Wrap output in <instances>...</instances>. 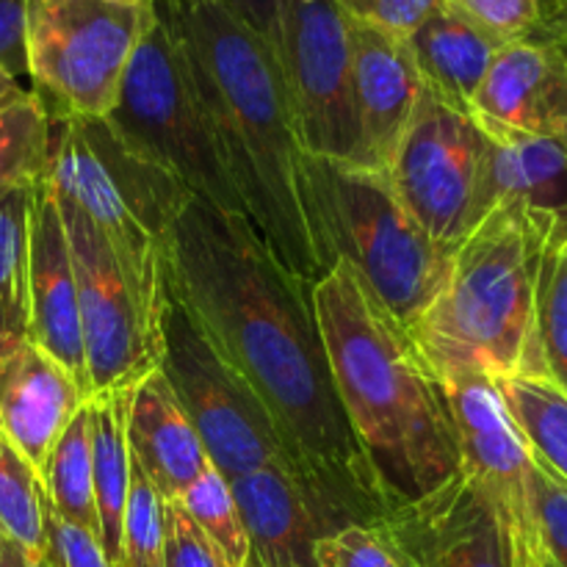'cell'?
I'll return each mask as SVG.
<instances>
[{"instance_id": "obj_30", "label": "cell", "mask_w": 567, "mask_h": 567, "mask_svg": "<svg viewBox=\"0 0 567 567\" xmlns=\"http://www.w3.org/2000/svg\"><path fill=\"white\" fill-rule=\"evenodd\" d=\"M120 567H164V498L131 457V487L122 513Z\"/></svg>"}, {"instance_id": "obj_32", "label": "cell", "mask_w": 567, "mask_h": 567, "mask_svg": "<svg viewBox=\"0 0 567 567\" xmlns=\"http://www.w3.org/2000/svg\"><path fill=\"white\" fill-rule=\"evenodd\" d=\"M313 559L316 567H413L377 524H349L321 537Z\"/></svg>"}, {"instance_id": "obj_26", "label": "cell", "mask_w": 567, "mask_h": 567, "mask_svg": "<svg viewBox=\"0 0 567 567\" xmlns=\"http://www.w3.org/2000/svg\"><path fill=\"white\" fill-rule=\"evenodd\" d=\"M0 535L33 563L48 554V496L42 474L0 432Z\"/></svg>"}, {"instance_id": "obj_24", "label": "cell", "mask_w": 567, "mask_h": 567, "mask_svg": "<svg viewBox=\"0 0 567 567\" xmlns=\"http://www.w3.org/2000/svg\"><path fill=\"white\" fill-rule=\"evenodd\" d=\"M493 382L532 457L567 485V393L540 374L498 377Z\"/></svg>"}, {"instance_id": "obj_17", "label": "cell", "mask_w": 567, "mask_h": 567, "mask_svg": "<svg viewBox=\"0 0 567 567\" xmlns=\"http://www.w3.org/2000/svg\"><path fill=\"white\" fill-rule=\"evenodd\" d=\"M28 338L59 360L86 391L81 305L75 264L59 205L48 183H39L28 233ZM89 396V393H86Z\"/></svg>"}, {"instance_id": "obj_10", "label": "cell", "mask_w": 567, "mask_h": 567, "mask_svg": "<svg viewBox=\"0 0 567 567\" xmlns=\"http://www.w3.org/2000/svg\"><path fill=\"white\" fill-rule=\"evenodd\" d=\"M70 238L81 305L89 399L133 388L161 365V313L116 260L109 238L70 199L53 194Z\"/></svg>"}, {"instance_id": "obj_20", "label": "cell", "mask_w": 567, "mask_h": 567, "mask_svg": "<svg viewBox=\"0 0 567 567\" xmlns=\"http://www.w3.org/2000/svg\"><path fill=\"white\" fill-rule=\"evenodd\" d=\"M502 44L485 28L446 3L437 6L408 37L424 89L468 114L471 100Z\"/></svg>"}, {"instance_id": "obj_15", "label": "cell", "mask_w": 567, "mask_h": 567, "mask_svg": "<svg viewBox=\"0 0 567 567\" xmlns=\"http://www.w3.org/2000/svg\"><path fill=\"white\" fill-rule=\"evenodd\" d=\"M487 133L563 136L567 122V50L543 37L502 44L471 100Z\"/></svg>"}, {"instance_id": "obj_37", "label": "cell", "mask_w": 567, "mask_h": 567, "mask_svg": "<svg viewBox=\"0 0 567 567\" xmlns=\"http://www.w3.org/2000/svg\"><path fill=\"white\" fill-rule=\"evenodd\" d=\"M0 64L17 81L28 75L25 0H0Z\"/></svg>"}, {"instance_id": "obj_7", "label": "cell", "mask_w": 567, "mask_h": 567, "mask_svg": "<svg viewBox=\"0 0 567 567\" xmlns=\"http://www.w3.org/2000/svg\"><path fill=\"white\" fill-rule=\"evenodd\" d=\"M153 20V0H25L31 92L48 114L105 120Z\"/></svg>"}, {"instance_id": "obj_33", "label": "cell", "mask_w": 567, "mask_h": 567, "mask_svg": "<svg viewBox=\"0 0 567 567\" xmlns=\"http://www.w3.org/2000/svg\"><path fill=\"white\" fill-rule=\"evenodd\" d=\"M498 42L535 37L540 28V0H443Z\"/></svg>"}, {"instance_id": "obj_12", "label": "cell", "mask_w": 567, "mask_h": 567, "mask_svg": "<svg viewBox=\"0 0 567 567\" xmlns=\"http://www.w3.org/2000/svg\"><path fill=\"white\" fill-rule=\"evenodd\" d=\"M460 452V474L485 493L509 524L518 554L537 551L529 515L535 457L515 426L493 377L471 371L441 380Z\"/></svg>"}, {"instance_id": "obj_38", "label": "cell", "mask_w": 567, "mask_h": 567, "mask_svg": "<svg viewBox=\"0 0 567 567\" xmlns=\"http://www.w3.org/2000/svg\"><path fill=\"white\" fill-rule=\"evenodd\" d=\"M225 9H230L244 25L252 28L277 55V44H280V17H282V0H219Z\"/></svg>"}, {"instance_id": "obj_21", "label": "cell", "mask_w": 567, "mask_h": 567, "mask_svg": "<svg viewBox=\"0 0 567 567\" xmlns=\"http://www.w3.org/2000/svg\"><path fill=\"white\" fill-rule=\"evenodd\" d=\"M487 192L493 208L515 203L551 225H567V150L563 138L487 133Z\"/></svg>"}, {"instance_id": "obj_40", "label": "cell", "mask_w": 567, "mask_h": 567, "mask_svg": "<svg viewBox=\"0 0 567 567\" xmlns=\"http://www.w3.org/2000/svg\"><path fill=\"white\" fill-rule=\"evenodd\" d=\"M28 94H31V89H22L20 81H17V78L11 75L3 64H0V111L9 109V105H14V103H20V100H25Z\"/></svg>"}, {"instance_id": "obj_35", "label": "cell", "mask_w": 567, "mask_h": 567, "mask_svg": "<svg viewBox=\"0 0 567 567\" xmlns=\"http://www.w3.org/2000/svg\"><path fill=\"white\" fill-rule=\"evenodd\" d=\"M164 567H221L181 502H164Z\"/></svg>"}, {"instance_id": "obj_42", "label": "cell", "mask_w": 567, "mask_h": 567, "mask_svg": "<svg viewBox=\"0 0 567 567\" xmlns=\"http://www.w3.org/2000/svg\"><path fill=\"white\" fill-rule=\"evenodd\" d=\"M518 567H548L543 563V557L537 551H526V554H518Z\"/></svg>"}, {"instance_id": "obj_29", "label": "cell", "mask_w": 567, "mask_h": 567, "mask_svg": "<svg viewBox=\"0 0 567 567\" xmlns=\"http://www.w3.org/2000/svg\"><path fill=\"white\" fill-rule=\"evenodd\" d=\"M181 507L186 509L188 518L197 524L208 546L214 548L216 559L221 567H247L252 559V546H249V535L244 529L241 513L233 498L230 482L208 465L199 474V480L183 493Z\"/></svg>"}, {"instance_id": "obj_34", "label": "cell", "mask_w": 567, "mask_h": 567, "mask_svg": "<svg viewBox=\"0 0 567 567\" xmlns=\"http://www.w3.org/2000/svg\"><path fill=\"white\" fill-rule=\"evenodd\" d=\"M349 20L369 22L388 33L408 39L443 0H336Z\"/></svg>"}, {"instance_id": "obj_19", "label": "cell", "mask_w": 567, "mask_h": 567, "mask_svg": "<svg viewBox=\"0 0 567 567\" xmlns=\"http://www.w3.org/2000/svg\"><path fill=\"white\" fill-rule=\"evenodd\" d=\"M127 446L133 463L144 471L164 502H177L210 465L161 369L133 388Z\"/></svg>"}, {"instance_id": "obj_25", "label": "cell", "mask_w": 567, "mask_h": 567, "mask_svg": "<svg viewBox=\"0 0 567 567\" xmlns=\"http://www.w3.org/2000/svg\"><path fill=\"white\" fill-rule=\"evenodd\" d=\"M33 188L0 194V354L28 338V233Z\"/></svg>"}, {"instance_id": "obj_46", "label": "cell", "mask_w": 567, "mask_h": 567, "mask_svg": "<svg viewBox=\"0 0 567 567\" xmlns=\"http://www.w3.org/2000/svg\"><path fill=\"white\" fill-rule=\"evenodd\" d=\"M122 3H144V0H122Z\"/></svg>"}, {"instance_id": "obj_11", "label": "cell", "mask_w": 567, "mask_h": 567, "mask_svg": "<svg viewBox=\"0 0 567 567\" xmlns=\"http://www.w3.org/2000/svg\"><path fill=\"white\" fill-rule=\"evenodd\" d=\"M277 64L305 155L352 164V20L336 0H282Z\"/></svg>"}, {"instance_id": "obj_1", "label": "cell", "mask_w": 567, "mask_h": 567, "mask_svg": "<svg viewBox=\"0 0 567 567\" xmlns=\"http://www.w3.org/2000/svg\"><path fill=\"white\" fill-rule=\"evenodd\" d=\"M166 288L269 413L288 460L363 524L391 509L332 382L313 286L266 247L247 216L192 199L166 249Z\"/></svg>"}, {"instance_id": "obj_23", "label": "cell", "mask_w": 567, "mask_h": 567, "mask_svg": "<svg viewBox=\"0 0 567 567\" xmlns=\"http://www.w3.org/2000/svg\"><path fill=\"white\" fill-rule=\"evenodd\" d=\"M42 482L50 513L100 540L97 504H94L92 404L89 402L61 432L59 443L44 465Z\"/></svg>"}, {"instance_id": "obj_44", "label": "cell", "mask_w": 567, "mask_h": 567, "mask_svg": "<svg viewBox=\"0 0 567 567\" xmlns=\"http://www.w3.org/2000/svg\"><path fill=\"white\" fill-rule=\"evenodd\" d=\"M559 138H563V144H565V150H567V122H565V131H563V136H559Z\"/></svg>"}, {"instance_id": "obj_2", "label": "cell", "mask_w": 567, "mask_h": 567, "mask_svg": "<svg viewBox=\"0 0 567 567\" xmlns=\"http://www.w3.org/2000/svg\"><path fill=\"white\" fill-rule=\"evenodd\" d=\"M181 42L241 210L299 280L324 277L305 199V150L277 55L219 0H153Z\"/></svg>"}, {"instance_id": "obj_31", "label": "cell", "mask_w": 567, "mask_h": 567, "mask_svg": "<svg viewBox=\"0 0 567 567\" xmlns=\"http://www.w3.org/2000/svg\"><path fill=\"white\" fill-rule=\"evenodd\" d=\"M529 515L543 563L567 567V485L537 460L529 471Z\"/></svg>"}, {"instance_id": "obj_3", "label": "cell", "mask_w": 567, "mask_h": 567, "mask_svg": "<svg viewBox=\"0 0 567 567\" xmlns=\"http://www.w3.org/2000/svg\"><path fill=\"white\" fill-rule=\"evenodd\" d=\"M313 308L341 408L391 507L454 480L446 393L408 327L343 260L313 286Z\"/></svg>"}, {"instance_id": "obj_36", "label": "cell", "mask_w": 567, "mask_h": 567, "mask_svg": "<svg viewBox=\"0 0 567 567\" xmlns=\"http://www.w3.org/2000/svg\"><path fill=\"white\" fill-rule=\"evenodd\" d=\"M48 546L59 567H114L94 535L66 524L48 509Z\"/></svg>"}, {"instance_id": "obj_27", "label": "cell", "mask_w": 567, "mask_h": 567, "mask_svg": "<svg viewBox=\"0 0 567 567\" xmlns=\"http://www.w3.org/2000/svg\"><path fill=\"white\" fill-rule=\"evenodd\" d=\"M535 343L540 371L567 393V225L548 236L537 271Z\"/></svg>"}, {"instance_id": "obj_4", "label": "cell", "mask_w": 567, "mask_h": 567, "mask_svg": "<svg viewBox=\"0 0 567 567\" xmlns=\"http://www.w3.org/2000/svg\"><path fill=\"white\" fill-rule=\"evenodd\" d=\"M557 227L515 203H502L454 249L452 266L408 327L437 380L457 374H540L535 297L543 249Z\"/></svg>"}, {"instance_id": "obj_16", "label": "cell", "mask_w": 567, "mask_h": 567, "mask_svg": "<svg viewBox=\"0 0 567 567\" xmlns=\"http://www.w3.org/2000/svg\"><path fill=\"white\" fill-rule=\"evenodd\" d=\"M424 94L408 39L352 20V103L358 153L352 164L388 172Z\"/></svg>"}, {"instance_id": "obj_41", "label": "cell", "mask_w": 567, "mask_h": 567, "mask_svg": "<svg viewBox=\"0 0 567 567\" xmlns=\"http://www.w3.org/2000/svg\"><path fill=\"white\" fill-rule=\"evenodd\" d=\"M0 567H37V563L14 540L0 535Z\"/></svg>"}, {"instance_id": "obj_6", "label": "cell", "mask_w": 567, "mask_h": 567, "mask_svg": "<svg viewBox=\"0 0 567 567\" xmlns=\"http://www.w3.org/2000/svg\"><path fill=\"white\" fill-rule=\"evenodd\" d=\"M105 120L133 150L177 177L194 199L244 216L186 55L158 9Z\"/></svg>"}, {"instance_id": "obj_45", "label": "cell", "mask_w": 567, "mask_h": 567, "mask_svg": "<svg viewBox=\"0 0 567 567\" xmlns=\"http://www.w3.org/2000/svg\"><path fill=\"white\" fill-rule=\"evenodd\" d=\"M247 567H264V565H260V563H258V559H255V557H252V559H249V565H247Z\"/></svg>"}, {"instance_id": "obj_43", "label": "cell", "mask_w": 567, "mask_h": 567, "mask_svg": "<svg viewBox=\"0 0 567 567\" xmlns=\"http://www.w3.org/2000/svg\"><path fill=\"white\" fill-rule=\"evenodd\" d=\"M37 567H59V563H55V557H53V551H50V546H48V554H44V557L37 563Z\"/></svg>"}, {"instance_id": "obj_22", "label": "cell", "mask_w": 567, "mask_h": 567, "mask_svg": "<svg viewBox=\"0 0 567 567\" xmlns=\"http://www.w3.org/2000/svg\"><path fill=\"white\" fill-rule=\"evenodd\" d=\"M133 388L89 399V404H92L94 504H97L100 520V546L114 567H120L122 513H125L127 487H131L127 413H131Z\"/></svg>"}, {"instance_id": "obj_39", "label": "cell", "mask_w": 567, "mask_h": 567, "mask_svg": "<svg viewBox=\"0 0 567 567\" xmlns=\"http://www.w3.org/2000/svg\"><path fill=\"white\" fill-rule=\"evenodd\" d=\"M535 37L557 42L567 50V0H546L540 6V28Z\"/></svg>"}, {"instance_id": "obj_9", "label": "cell", "mask_w": 567, "mask_h": 567, "mask_svg": "<svg viewBox=\"0 0 567 567\" xmlns=\"http://www.w3.org/2000/svg\"><path fill=\"white\" fill-rule=\"evenodd\" d=\"M487 133L480 122L424 89L388 166V181L415 225L457 249L493 210L487 192Z\"/></svg>"}, {"instance_id": "obj_8", "label": "cell", "mask_w": 567, "mask_h": 567, "mask_svg": "<svg viewBox=\"0 0 567 567\" xmlns=\"http://www.w3.org/2000/svg\"><path fill=\"white\" fill-rule=\"evenodd\" d=\"M158 369L192 421L210 465L227 482L271 463L293 465L260 399L216 352L169 288L161 313Z\"/></svg>"}, {"instance_id": "obj_18", "label": "cell", "mask_w": 567, "mask_h": 567, "mask_svg": "<svg viewBox=\"0 0 567 567\" xmlns=\"http://www.w3.org/2000/svg\"><path fill=\"white\" fill-rule=\"evenodd\" d=\"M86 402L81 382L31 338L0 354V432L39 474Z\"/></svg>"}, {"instance_id": "obj_5", "label": "cell", "mask_w": 567, "mask_h": 567, "mask_svg": "<svg viewBox=\"0 0 567 567\" xmlns=\"http://www.w3.org/2000/svg\"><path fill=\"white\" fill-rule=\"evenodd\" d=\"M305 199L324 269L349 264L404 327L413 324L446 280L454 252L415 225L388 172L305 155Z\"/></svg>"}, {"instance_id": "obj_14", "label": "cell", "mask_w": 567, "mask_h": 567, "mask_svg": "<svg viewBox=\"0 0 567 567\" xmlns=\"http://www.w3.org/2000/svg\"><path fill=\"white\" fill-rule=\"evenodd\" d=\"M249 535L252 557L264 567H316L321 537L363 524L347 502L288 463H271L230 482Z\"/></svg>"}, {"instance_id": "obj_13", "label": "cell", "mask_w": 567, "mask_h": 567, "mask_svg": "<svg viewBox=\"0 0 567 567\" xmlns=\"http://www.w3.org/2000/svg\"><path fill=\"white\" fill-rule=\"evenodd\" d=\"M413 567H518V548L496 504L463 474L374 520Z\"/></svg>"}, {"instance_id": "obj_47", "label": "cell", "mask_w": 567, "mask_h": 567, "mask_svg": "<svg viewBox=\"0 0 567 567\" xmlns=\"http://www.w3.org/2000/svg\"><path fill=\"white\" fill-rule=\"evenodd\" d=\"M543 3H546V0H540V6H543Z\"/></svg>"}, {"instance_id": "obj_28", "label": "cell", "mask_w": 567, "mask_h": 567, "mask_svg": "<svg viewBox=\"0 0 567 567\" xmlns=\"http://www.w3.org/2000/svg\"><path fill=\"white\" fill-rule=\"evenodd\" d=\"M50 114L37 94L0 111V194L44 183Z\"/></svg>"}]
</instances>
